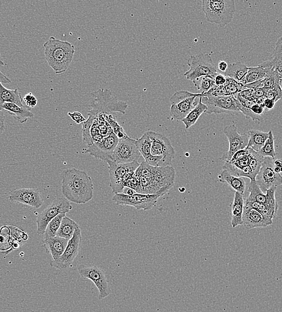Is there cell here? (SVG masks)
Instances as JSON below:
<instances>
[{
    "label": "cell",
    "mask_w": 282,
    "mask_h": 312,
    "mask_svg": "<svg viewBox=\"0 0 282 312\" xmlns=\"http://www.w3.org/2000/svg\"><path fill=\"white\" fill-rule=\"evenodd\" d=\"M219 182L222 183L228 184L231 188L235 192L245 195L246 189V183L244 177L232 175L226 170H223L218 175Z\"/></svg>",
    "instance_id": "d4e9b609"
},
{
    "label": "cell",
    "mask_w": 282,
    "mask_h": 312,
    "mask_svg": "<svg viewBox=\"0 0 282 312\" xmlns=\"http://www.w3.org/2000/svg\"><path fill=\"white\" fill-rule=\"evenodd\" d=\"M266 98L274 100L277 102L278 100H282V90L280 88L268 90Z\"/></svg>",
    "instance_id": "b9f144b4"
},
{
    "label": "cell",
    "mask_w": 282,
    "mask_h": 312,
    "mask_svg": "<svg viewBox=\"0 0 282 312\" xmlns=\"http://www.w3.org/2000/svg\"><path fill=\"white\" fill-rule=\"evenodd\" d=\"M82 240V234L81 228H76L74 236L69 240L67 247L60 256L56 261H52L50 262L52 268L63 271L71 268L73 262L78 255L80 245Z\"/></svg>",
    "instance_id": "7c38bea8"
},
{
    "label": "cell",
    "mask_w": 282,
    "mask_h": 312,
    "mask_svg": "<svg viewBox=\"0 0 282 312\" xmlns=\"http://www.w3.org/2000/svg\"><path fill=\"white\" fill-rule=\"evenodd\" d=\"M107 164L109 165L110 173V186L115 195L123 193L125 176L128 173L137 171L140 165L138 161L126 164H117L113 161H109Z\"/></svg>",
    "instance_id": "8fae6325"
},
{
    "label": "cell",
    "mask_w": 282,
    "mask_h": 312,
    "mask_svg": "<svg viewBox=\"0 0 282 312\" xmlns=\"http://www.w3.org/2000/svg\"><path fill=\"white\" fill-rule=\"evenodd\" d=\"M9 199L11 202L22 204L36 209H40L44 203L39 190L36 189H13L10 190Z\"/></svg>",
    "instance_id": "d6986e66"
},
{
    "label": "cell",
    "mask_w": 282,
    "mask_h": 312,
    "mask_svg": "<svg viewBox=\"0 0 282 312\" xmlns=\"http://www.w3.org/2000/svg\"><path fill=\"white\" fill-rule=\"evenodd\" d=\"M273 224V218L264 216L253 209H244L243 225L248 230L266 228Z\"/></svg>",
    "instance_id": "ffe728a7"
},
{
    "label": "cell",
    "mask_w": 282,
    "mask_h": 312,
    "mask_svg": "<svg viewBox=\"0 0 282 312\" xmlns=\"http://www.w3.org/2000/svg\"><path fill=\"white\" fill-rule=\"evenodd\" d=\"M79 227H80L79 225L74 220L66 216L62 220L57 236L69 241L74 236L76 229Z\"/></svg>",
    "instance_id": "f546056e"
},
{
    "label": "cell",
    "mask_w": 282,
    "mask_h": 312,
    "mask_svg": "<svg viewBox=\"0 0 282 312\" xmlns=\"http://www.w3.org/2000/svg\"><path fill=\"white\" fill-rule=\"evenodd\" d=\"M248 134L249 140L246 148L252 149L253 151L258 152L269 138V132H264L259 130H250Z\"/></svg>",
    "instance_id": "4316f807"
},
{
    "label": "cell",
    "mask_w": 282,
    "mask_h": 312,
    "mask_svg": "<svg viewBox=\"0 0 282 312\" xmlns=\"http://www.w3.org/2000/svg\"><path fill=\"white\" fill-rule=\"evenodd\" d=\"M136 146L140 154L145 159L151 154L152 141L147 133V131L135 142Z\"/></svg>",
    "instance_id": "d6a6232c"
},
{
    "label": "cell",
    "mask_w": 282,
    "mask_h": 312,
    "mask_svg": "<svg viewBox=\"0 0 282 312\" xmlns=\"http://www.w3.org/2000/svg\"><path fill=\"white\" fill-rule=\"evenodd\" d=\"M207 109V106L202 102V99L200 98L196 107L182 121L185 125L186 129H189L190 127L196 124L202 114L206 112Z\"/></svg>",
    "instance_id": "f1b7e54d"
},
{
    "label": "cell",
    "mask_w": 282,
    "mask_h": 312,
    "mask_svg": "<svg viewBox=\"0 0 282 312\" xmlns=\"http://www.w3.org/2000/svg\"><path fill=\"white\" fill-rule=\"evenodd\" d=\"M274 159L264 158L262 166L256 177V182L264 193L273 187L282 185V176L274 171Z\"/></svg>",
    "instance_id": "9a60e30c"
},
{
    "label": "cell",
    "mask_w": 282,
    "mask_h": 312,
    "mask_svg": "<svg viewBox=\"0 0 282 312\" xmlns=\"http://www.w3.org/2000/svg\"><path fill=\"white\" fill-rule=\"evenodd\" d=\"M213 79L214 84L217 86H224L226 82V76L219 73L214 76Z\"/></svg>",
    "instance_id": "bcb514c9"
},
{
    "label": "cell",
    "mask_w": 282,
    "mask_h": 312,
    "mask_svg": "<svg viewBox=\"0 0 282 312\" xmlns=\"http://www.w3.org/2000/svg\"><path fill=\"white\" fill-rule=\"evenodd\" d=\"M62 193L69 202L85 204L93 198L92 179L85 171L76 168L65 170L62 173Z\"/></svg>",
    "instance_id": "6da1fadb"
},
{
    "label": "cell",
    "mask_w": 282,
    "mask_h": 312,
    "mask_svg": "<svg viewBox=\"0 0 282 312\" xmlns=\"http://www.w3.org/2000/svg\"><path fill=\"white\" fill-rule=\"evenodd\" d=\"M124 186L133 189L138 193H141L142 187L140 179H139V176L136 174L135 171L128 173V174L125 176L124 180Z\"/></svg>",
    "instance_id": "ab89813d"
},
{
    "label": "cell",
    "mask_w": 282,
    "mask_h": 312,
    "mask_svg": "<svg viewBox=\"0 0 282 312\" xmlns=\"http://www.w3.org/2000/svg\"><path fill=\"white\" fill-rule=\"evenodd\" d=\"M72 209V206L69 201L62 197H58L52 201L37 217V234L44 235L48 224L53 218L59 214L68 213Z\"/></svg>",
    "instance_id": "9c48e42d"
},
{
    "label": "cell",
    "mask_w": 282,
    "mask_h": 312,
    "mask_svg": "<svg viewBox=\"0 0 282 312\" xmlns=\"http://www.w3.org/2000/svg\"><path fill=\"white\" fill-rule=\"evenodd\" d=\"M147 133L152 141L151 154L163 156L162 167L170 166L176 151L169 139L164 135L151 130L147 131Z\"/></svg>",
    "instance_id": "4fadbf2b"
},
{
    "label": "cell",
    "mask_w": 282,
    "mask_h": 312,
    "mask_svg": "<svg viewBox=\"0 0 282 312\" xmlns=\"http://www.w3.org/2000/svg\"><path fill=\"white\" fill-rule=\"evenodd\" d=\"M69 241L58 236L45 239L43 242V248L46 250L47 254L51 255L53 261H56L63 254Z\"/></svg>",
    "instance_id": "44dd1931"
},
{
    "label": "cell",
    "mask_w": 282,
    "mask_h": 312,
    "mask_svg": "<svg viewBox=\"0 0 282 312\" xmlns=\"http://www.w3.org/2000/svg\"><path fill=\"white\" fill-rule=\"evenodd\" d=\"M68 116L71 118L76 124L79 125L82 123H83L86 120L82 114L79 112L68 113Z\"/></svg>",
    "instance_id": "ee69618b"
},
{
    "label": "cell",
    "mask_w": 282,
    "mask_h": 312,
    "mask_svg": "<svg viewBox=\"0 0 282 312\" xmlns=\"http://www.w3.org/2000/svg\"><path fill=\"white\" fill-rule=\"evenodd\" d=\"M123 193L124 195L127 196H132L135 195V193H137V192H136L133 189L130 188V187H124L123 190V193Z\"/></svg>",
    "instance_id": "11a10c76"
},
{
    "label": "cell",
    "mask_w": 282,
    "mask_h": 312,
    "mask_svg": "<svg viewBox=\"0 0 282 312\" xmlns=\"http://www.w3.org/2000/svg\"><path fill=\"white\" fill-rule=\"evenodd\" d=\"M224 88L228 96H234L235 98L244 90L242 83L235 81L230 78L226 77V82Z\"/></svg>",
    "instance_id": "74e56055"
},
{
    "label": "cell",
    "mask_w": 282,
    "mask_h": 312,
    "mask_svg": "<svg viewBox=\"0 0 282 312\" xmlns=\"http://www.w3.org/2000/svg\"><path fill=\"white\" fill-rule=\"evenodd\" d=\"M136 140L128 137L120 140L113 153V161L117 164H126L138 161L141 154L135 144Z\"/></svg>",
    "instance_id": "ac0fdd59"
},
{
    "label": "cell",
    "mask_w": 282,
    "mask_h": 312,
    "mask_svg": "<svg viewBox=\"0 0 282 312\" xmlns=\"http://www.w3.org/2000/svg\"><path fill=\"white\" fill-rule=\"evenodd\" d=\"M203 10L207 21L225 27L234 18L235 2L234 0H203Z\"/></svg>",
    "instance_id": "5b68a950"
},
{
    "label": "cell",
    "mask_w": 282,
    "mask_h": 312,
    "mask_svg": "<svg viewBox=\"0 0 282 312\" xmlns=\"http://www.w3.org/2000/svg\"><path fill=\"white\" fill-rule=\"evenodd\" d=\"M140 179L142 194H156L163 187L173 186L176 173L171 166L155 167L142 162L135 171Z\"/></svg>",
    "instance_id": "7a4b0ae2"
},
{
    "label": "cell",
    "mask_w": 282,
    "mask_h": 312,
    "mask_svg": "<svg viewBox=\"0 0 282 312\" xmlns=\"http://www.w3.org/2000/svg\"><path fill=\"white\" fill-rule=\"evenodd\" d=\"M189 70L184 73V76L191 81H194L202 76L212 77L218 74V69L210 55L202 53L191 55L187 61Z\"/></svg>",
    "instance_id": "52a82bcc"
},
{
    "label": "cell",
    "mask_w": 282,
    "mask_h": 312,
    "mask_svg": "<svg viewBox=\"0 0 282 312\" xmlns=\"http://www.w3.org/2000/svg\"><path fill=\"white\" fill-rule=\"evenodd\" d=\"M202 102L207 106L205 113L212 114H231L238 115L241 113L236 105V99L234 96L222 97H203Z\"/></svg>",
    "instance_id": "5bb4252c"
},
{
    "label": "cell",
    "mask_w": 282,
    "mask_h": 312,
    "mask_svg": "<svg viewBox=\"0 0 282 312\" xmlns=\"http://www.w3.org/2000/svg\"><path fill=\"white\" fill-rule=\"evenodd\" d=\"M23 102L26 103V105L29 108H33L37 106L38 100L32 93H27L23 98Z\"/></svg>",
    "instance_id": "7bdbcfd3"
},
{
    "label": "cell",
    "mask_w": 282,
    "mask_h": 312,
    "mask_svg": "<svg viewBox=\"0 0 282 312\" xmlns=\"http://www.w3.org/2000/svg\"><path fill=\"white\" fill-rule=\"evenodd\" d=\"M266 72V77L263 79L264 88L267 90H273L280 88L279 82L280 78L277 73L273 69L265 71Z\"/></svg>",
    "instance_id": "8d00e7d4"
},
{
    "label": "cell",
    "mask_w": 282,
    "mask_h": 312,
    "mask_svg": "<svg viewBox=\"0 0 282 312\" xmlns=\"http://www.w3.org/2000/svg\"><path fill=\"white\" fill-rule=\"evenodd\" d=\"M274 165L275 167L281 168H282V161L280 160H277L276 161H274Z\"/></svg>",
    "instance_id": "9f6ffc18"
},
{
    "label": "cell",
    "mask_w": 282,
    "mask_h": 312,
    "mask_svg": "<svg viewBox=\"0 0 282 312\" xmlns=\"http://www.w3.org/2000/svg\"><path fill=\"white\" fill-rule=\"evenodd\" d=\"M258 65L265 71L273 69L277 73L278 77L282 79V44L279 40H278L276 43L272 57Z\"/></svg>",
    "instance_id": "603a6c76"
},
{
    "label": "cell",
    "mask_w": 282,
    "mask_h": 312,
    "mask_svg": "<svg viewBox=\"0 0 282 312\" xmlns=\"http://www.w3.org/2000/svg\"><path fill=\"white\" fill-rule=\"evenodd\" d=\"M231 216V225L235 228L243 225V215L245 209L244 195L238 192H235L234 199L229 206Z\"/></svg>",
    "instance_id": "7402d4cb"
},
{
    "label": "cell",
    "mask_w": 282,
    "mask_h": 312,
    "mask_svg": "<svg viewBox=\"0 0 282 312\" xmlns=\"http://www.w3.org/2000/svg\"><path fill=\"white\" fill-rule=\"evenodd\" d=\"M78 272L82 278L90 280L95 283L99 291V300L110 296L111 290L103 270L95 265H81L78 266Z\"/></svg>",
    "instance_id": "30bf717a"
},
{
    "label": "cell",
    "mask_w": 282,
    "mask_h": 312,
    "mask_svg": "<svg viewBox=\"0 0 282 312\" xmlns=\"http://www.w3.org/2000/svg\"><path fill=\"white\" fill-rule=\"evenodd\" d=\"M94 99L88 115L97 117L99 116L113 115L114 113L126 114L128 105L113 96L110 90L99 89L92 93Z\"/></svg>",
    "instance_id": "277c9868"
},
{
    "label": "cell",
    "mask_w": 282,
    "mask_h": 312,
    "mask_svg": "<svg viewBox=\"0 0 282 312\" xmlns=\"http://www.w3.org/2000/svg\"><path fill=\"white\" fill-rule=\"evenodd\" d=\"M119 141V139L113 132L103 138L100 143H94L91 146L87 147L85 153H89L93 157L106 163L113 161L114 151Z\"/></svg>",
    "instance_id": "e0dca14e"
},
{
    "label": "cell",
    "mask_w": 282,
    "mask_h": 312,
    "mask_svg": "<svg viewBox=\"0 0 282 312\" xmlns=\"http://www.w3.org/2000/svg\"><path fill=\"white\" fill-rule=\"evenodd\" d=\"M5 130V116L3 110L0 109V135Z\"/></svg>",
    "instance_id": "f5cc1de1"
},
{
    "label": "cell",
    "mask_w": 282,
    "mask_h": 312,
    "mask_svg": "<svg viewBox=\"0 0 282 312\" xmlns=\"http://www.w3.org/2000/svg\"><path fill=\"white\" fill-rule=\"evenodd\" d=\"M279 84L280 88L282 90V79H280Z\"/></svg>",
    "instance_id": "680465c9"
},
{
    "label": "cell",
    "mask_w": 282,
    "mask_h": 312,
    "mask_svg": "<svg viewBox=\"0 0 282 312\" xmlns=\"http://www.w3.org/2000/svg\"><path fill=\"white\" fill-rule=\"evenodd\" d=\"M228 67V64L226 61L224 60H221L219 62L218 69L219 70L221 71L222 72L225 73L226 70H227Z\"/></svg>",
    "instance_id": "db71d44e"
},
{
    "label": "cell",
    "mask_w": 282,
    "mask_h": 312,
    "mask_svg": "<svg viewBox=\"0 0 282 312\" xmlns=\"http://www.w3.org/2000/svg\"><path fill=\"white\" fill-rule=\"evenodd\" d=\"M248 69L249 68L247 65L241 62H235V63L228 65L227 70L224 73V75L226 77L241 82L248 73Z\"/></svg>",
    "instance_id": "83f0119b"
},
{
    "label": "cell",
    "mask_w": 282,
    "mask_h": 312,
    "mask_svg": "<svg viewBox=\"0 0 282 312\" xmlns=\"http://www.w3.org/2000/svg\"><path fill=\"white\" fill-rule=\"evenodd\" d=\"M275 104H276V102H275L274 100L266 98L263 104V106L264 107V109L271 110L274 108Z\"/></svg>",
    "instance_id": "816d5d0a"
},
{
    "label": "cell",
    "mask_w": 282,
    "mask_h": 312,
    "mask_svg": "<svg viewBox=\"0 0 282 312\" xmlns=\"http://www.w3.org/2000/svg\"><path fill=\"white\" fill-rule=\"evenodd\" d=\"M5 103H14L20 107L29 108V107L24 105L21 94L20 93L18 89L7 88L0 81V106Z\"/></svg>",
    "instance_id": "484cf974"
},
{
    "label": "cell",
    "mask_w": 282,
    "mask_h": 312,
    "mask_svg": "<svg viewBox=\"0 0 282 312\" xmlns=\"http://www.w3.org/2000/svg\"><path fill=\"white\" fill-rule=\"evenodd\" d=\"M193 83L201 95L210 91L215 86L213 77L210 76H202L193 81Z\"/></svg>",
    "instance_id": "d590c367"
},
{
    "label": "cell",
    "mask_w": 282,
    "mask_h": 312,
    "mask_svg": "<svg viewBox=\"0 0 282 312\" xmlns=\"http://www.w3.org/2000/svg\"><path fill=\"white\" fill-rule=\"evenodd\" d=\"M0 109L5 110L20 123H26L29 119L34 117V114L31 112L30 108L22 107L16 104L5 103L0 106Z\"/></svg>",
    "instance_id": "cb8c5ba5"
},
{
    "label": "cell",
    "mask_w": 282,
    "mask_h": 312,
    "mask_svg": "<svg viewBox=\"0 0 282 312\" xmlns=\"http://www.w3.org/2000/svg\"><path fill=\"white\" fill-rule=\"evenodd\" d=\"M224 133L228 138L229 149L227 152L223 154L221 160L226 162L231 161L236 152L244 150L248 146L249 137L248 133L240 134L238 131L237 127L234 124L226 126L224 129Z\"/></svg>",
    "instance_id": "2e32d148"
},
{
    "label": "cell",
    "mask_w": 282,
    "mask_h": 312,
    "mask_svg": "<svg viewBox=\"0 0 282 312\" xmlns=\"http://www.w3.org/2000/svg\"><path fill=\"white\" fill-rule=\"evenodd\" d=\"M257 153L264 158H271L274 159L276 158V152L275 151L274 138L272 130L269 131V138Z\"/></svg>",
    "instance_id": "e575fe53"
},
{
    "label": "cell",
    "mask_w": 282,
    "mask_h": 312,
    "mask_svg": "<svg viewBox=\"0 0 282 312\" xmlns=\"http://www.w3.org/2000/svg\"><path fill=\"white\" fill-rule=\"evenodd\" d=\"M200 93H193L184 90L177 91L170 98L171 104L170 115L177 121H182L197 105V98H202Z\"/></svg>",
    "instance_id": "ba28073f"
},
{
    "label": "cell",
    "mask_w": 282,
    "mask_h": 312,
    "mask_svg": "<svg viewBox=\"0 0 282 312\" xmlns=\"http://www.w3.org/2000/svg\"><path fill=\"white\" fill-rule=\"evenodd\" d=\"M173 186L169 185L163 187L156 194L135 193L132 196L124 195L123 193L116 194L113 197L114 202L118 206H131L137 210L148 211L156 206L160 197L164 196L172 188Z\"/></svg>",
    "instance_id": "8992f818"
},
{
    "label": "cell",
    "mask_w": 282,
    "mask_h": 312,
    "mask_svg": "<svg viewBox=\"0 0 282 312\" xmlns=\"http://www.w3.org/2000/svg\"><path fill=\"white\" fill-rule=\"evenodd\" d=\"M280 172H282V168H280Z\"/></svg>",
    "instance_id": "94428289"
},
{
    "label": "cell",
    "mask_w": 282,
    "mask_h": 312,
    "mask_svg": "<svg viewBox=\"0 0 282 312\" xmlns=\"http://www.w3.org/2000/svg\"><path fill=\"white\" fill-rule=\"evenodd\" d=\"M45 60L55 74L67 71L75 53L74 45L51 37L44 44Z\"/></svg>",
    "instance_id": "3957f363"
},
{
    "label": "cell",
    "mask_w": 282,
    "mask_h": 312,
    "mask_svg": "<svg viewBox=\"0 0 282 312\" xmlns=\"http://www.w3.org/2000/svg\"><path fill=\"white\" fill-rule=\"evenodd\" d=\"M5 65V62L3 60L1 54H0V67L4 66ZM0 81H1L2 84H9V83L12 82L8 77H7L6 75L3 74L1 71H0Z\"/></svg>",
    "instance_id": "7dc6e473"
},
{
    "label": "cell",
    "mask_w": 282,
    "mask_h": 312,
    "mask_svg": "<svg viewBox=\"0 0 282 312\" xmlns=\"http://www.w3.org/2000/svg\"><path fill=\"white\" fill-rule=\"evenodd\" d=\"M254 90H255V92H254V98L256 100V99L266 98V93L269 90L260 88Z\"/></svg>",
    "instance_id": "681fc988"
},
{
    "label": "cell",
    "mask_w": 282,
    "mask_h": 312,
    "mask_svg": "<svg viewBox=\"0 0 282 312\" xmlns=\"http://www.w3.org/2000/svg\"><path fill=\"white\" fill-rule=\"evenodd\" d=\"M104 120H105L107 123H109L111 128H112L113 132L116 135L117 137L119 140H124L128 138L127 135L123 129V127H121L119 124L117 123L116 119H114L113 115L110 114V115H103Z\"/></svg>",
    "instance_id": "f35d334b"
},
{
    "label": "cell",
    "mask_w": 282,
    "mask_h": 312,
    "mask_svg": "<svg viewBox=\"0 0 282 312\" xmlns=\"http://www.w3.org/2000/svg\"><path fill=\"white\" fill-rule=\"evenodd\" d=\"M264 88V81L263 79L256 81L255 82L251 83L244 86V89L245 88H250L253 90H256L257 88Z\"/></svg>",
    "instance_id": "f907efd6"
},
{
    "label": "cell",
    "mask_w": 282,
    "mask_h": 312,
    "mask_svg": "<svg viewBox=\"0 0 282 312\" xmlns=\"http://www.w3.org/2000/svg\"><path fill=\"white\" fill-rule=\"evenodd\" d=\"M274 170L275 172H276L277 173H278V174H280V173H281L280 172V168H279L275 167V166H274Z\"/></svg>",
    "instance_id": "6f0895ef"
},
{
    "label": "cell",
    "mask_w": 282,
    "mask_h": 312,
    "mask_svg": "<svg viewBox=\"0 0 282 312\" xmlns=\"http://www.w3.org/2000/svg\"><path fill=\"white\" fill-rule=\"evenodd\" d=\"M94 117L89 115V119L82 125L83 143L87 145V147L91 146L93 141L90 133V129L93 123Z\"/></svg>",
    "instance_id": "60d3db41"
},
{
    "label": "cell",
    "mask_w": 282,
    "mask_h": 312,
    "mask_svg": "<svg viewBox=\"0 0 282 312\" xmlns=\"http://www.w3.org/2000/svg\"><path fill=\"white\" fill-rule=\"evenodd\" d=\"M66 216V213L59 214L48 224L44 235V240L57 236L58 231L61 226L62 220Z\"/></svg>",
    "instance_id": "836d02e7"
},
{
    "label": "cell",
    "mask_w": 282,
    "mask_h": 312,
    "mask_svg": "<svg viewBox=\"0 0 282 312\" xmlns=\"http://www.w3.org/2000/svg\"><path fill=\"white\" fill-rule=\"evenodd\" d=\"M254 92L255 90L253 89L245 88L239 93V95L244 99L255 102V98H254Z\"/></svg>",
    "instance_id": "f6af8a7d"
},
{
    "label": "cell",
    "mask_w": 282,
    "mask_h": 312,
    "mask_svg": "<svg viewBox=\"0 0 282 312\" xmlns=\"http://www.w3.org/2000/svg\"><path fill=\"white\" fill-rule=\"evenodd\" d=\"M252 113L254 114H255L256 116H263V114L264 112V107L263 105H260V104L255 103V105H253L251 108Z\"/></svg>",
    "instance_id": "c3c4849f"
},
{
    "label": "cell",
    "mask_w": 282,
    "mask_h": 312,
    "mask_svg": "<svg viewBox=\"0 0 282 312\" xmlns=\"http://www.w3.org/2000/svg\"><path fill=\"white\" fill-rule=\"evenodd\" d=\"M278 40H279V41H280V42H281V44H282V36H281V37H280L279 38V39H278Z\"/></svg>",
    "instance_id": "91938a15"
},
{
    "label": "cell",
    "mask_w": 282,
    "mask_h": 312,
    "mask_svg": "<svg viewBox=\"0 0 282 312\" xmlns=\"http://www.w3.org/2000/svg\"><path fill=\"white\" fill-rule=\"evenodd\" d=\"M266 72L264 69L257 65V67H250L248 72L247 73L245 78L241 82L245 86V85L251 84L261 80L266 77Z\"/></svg>",
    "instance_id": "1f68e13d"
},
{
    "label": "cell",
    "mask_w": 282,
    "mask_h": 312,
    "mask_svg": "<svg viewBox=\"0 0 282 312\" xmlns=\"http://www.w3.org/2000/svg\"><path fill=\"white\" fill-rule=\"evenodd\" d=\"M249 195L245 200V203H257L265 204L267 200L266 193H264L255 181L250 182L249 187Z\"/></svg>",
    "instance_id": "4dcf8cb0"
}]
</instances>
